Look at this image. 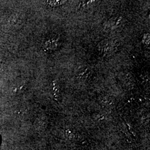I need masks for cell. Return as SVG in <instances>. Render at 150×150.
I'll return each mask as SVG.
<instances>
[{
	"instance_id": "6da1fadb",
	"label": "cell",
	"mask_w": 150,
	"mask_h": 150,
	"mask_svg": "<svg viewBox=\"0 0 150 150\" xmlns=\"http://www.w3.org/2000/svg\"><path fill=\"white\" fill-rule=\"evenodd\" d=\"M47 3L51 7H56L64 4V1H48Z\"/></svg>"
}]
</instances>
